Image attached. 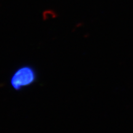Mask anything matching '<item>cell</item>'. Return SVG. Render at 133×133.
I'll use <instances>...</instances> for the list:
<instances>
[{"instance_id": "obj_1", "label": "cell", "mask_w": 133, "mask_h": 133, "mask_svg": "<svg viewBox=\"0 0 133 133\" xmlns=\"http://www.w3.org/2000/svg\"><path fill=\"white\" fill-rule=\"evenodd\" d=\"M36 70L29 65H24L15 70L10 77V85L13 89L20 91L29 87L37 80Z\"/></svg>"}]
</instances>
